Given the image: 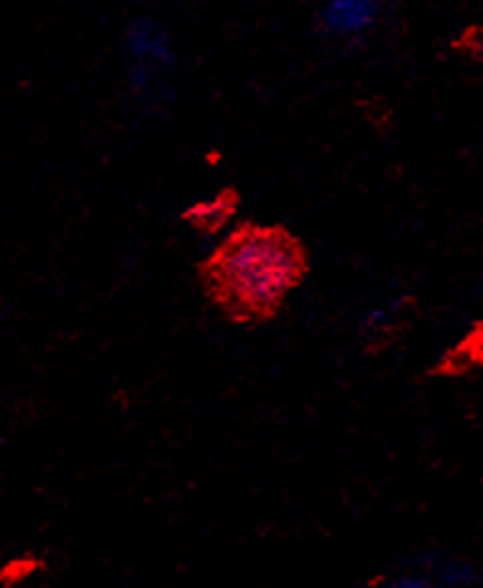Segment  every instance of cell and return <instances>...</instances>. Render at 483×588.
Listing matches in <instances>:
<instances>
[{"label":"cell","instance_id":"6da1fadb","mask_svg":"<svg viewBox=\"0 0 483 588\" xmlns=\"http://www.w3.org/2000/svg\"><path fill=\"white\" fill-rule=\"evenodd\" d=\"M309 250L282 223L243 221L197 265L199 285L226 321L263 326L307 280Z\"/></svg>","mask_w":483,"mask_h":588},{"label":"cell","instance_id":"7a4b0ae2","mask_svg":"<svg viewBox=\"0 0 483 588\" xmlns=\"http://www.w3.org/2000/svg\"><path fill=\"white\" fill-rule=\"evenodd\" d=\"M417 314V304L412 297H403L388 307L378 309L361 326V343L366 356H378L385 348L395 346L400 336L410 329Z\"/></svg>","mask_w":483,"mask_h":588},{"label":"cell","instance_id":"3957f363","mask_svg":"<svg viewBox=\"0 0 483 588\" xmlns=\"http://www.w3.org/2000/svg\"><path fill=\"white\" fill-rule=\"evenodd\" d=\"M238 206H241V192L236 187H224L221 192H216V196H211V199L187 206L179 214V219L187 223L194 233H199V236H216L236 216Z\"/></svg>","mask_w":483,"mask_h":588},{"label":"cell","instance_id":"277c9868","mask_svg":"<svg viewBox=\"0 0 483 588\" xmlns=\"http://www.w3.org/2000/svg\"><path fill=\"white\" fill-rule=\"evenodd\" d=\"M378 0H329L324 8V27L336 37H358L378 20Z\"/></svg>","mask_w":483,"mask_h":588},{"label":"cell","instance_id":"5b68a950","mask_svg":"<svg viewBox=\"0 0 483 588\" xmlns=\"http://www.w3.org/2000/svg\"><path fill=\"white\" fill-rule=\"evenodd\" d=\"M471 366H483V326H476L454 351H449L434 368V375H459Z\"/></svg>","mask_w":483,"mask_h":588}]
</instances>
